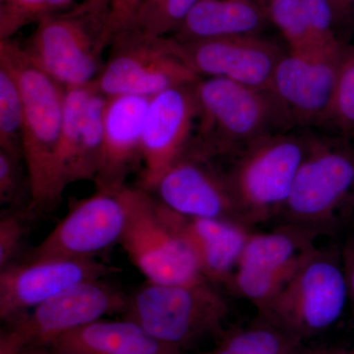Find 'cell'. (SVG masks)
Returning <instances> with one entry per match:
<instances>
[{
	"mask_svg": "<svg viewBox=\"0 0 354 354\" xmlns=\"http://www.w3.org/2000/svg\"><path fill=\"white\" fill-rule=\"evenodd\" d=\"M0 64L12 71L22 95V151L31 193L28 211L37 213L50 209L60 200L55 185V160L66 88L39 68L13 39L0 41Z\"/></svg>",
	"mask_w": 354,
	"mask_h": 354,
	"instance_id": "obj_1",
	"label": "cell"
},
{
	"mask_svg": "<svg viewBox=\"0 0 354 354\" xmlns=\"http://www.w3.org/2000/svg\"><path fill=\"white\" fill-rule=\"evenodd\" d=\"M194 90L197 120L186 155L208 162L234 158L261 137L291 129L269 91L208 77Z\"/></svg>",
	"mask_w": 354,
	"mask_h": 354,
	"instance_id": "obj_2",
	"label": "cell"
},
{
	"mask_svg": "<svg viewBox=\"0 0 354 354\" xmlns=\"http://www.w3.org/2000/svg\"><path fill=\"white\" fill-rule=\"evenodd\" d=\"M315 137L281 130L256 140L234 157L225 176L246 225L255 228L279 220Z\"/></svg>",
	"mask_w": 354,
	"mask_h": 354,
	"instance_id": "obj_3",
	"label": "cell"
},
{
	"mask_svg": "<svg viewBox=\"0 0 354 354\" xmlns=\"http://www.w3.org/2000/svg\"><path fill=\"white\" fill-rule=\"evenodd\" d=\"M109 0H84L37 23L23 46L30 59L62 87L94 83L111 46Z\"/></svg>",
	"mask_w": 354,
	"mask_h": 354,
	"instance_id": "obj_4",
	"label": "cell"
},
{
	"mask_svg": "<svg viewBox=\"0 0 354 354\" xmlns=\"http://www.w3.org/2000/svg\"><path fill=\"white\" fill-rule=\"evenodd\" d=\"M353 216L354 147L316 134L279 220L321 237L337 234Z\"/></svg>",
	"mask_w": 354,
	"mask_h": 354,
	"instance_id": "obj_5",
	"label": "cell"
},
{
	"mask_svg": "<svg viewBox=\"0 0 354 354\" xmlns=\"http://www.w3.org/2000/svg\"><path fill=\"white\" fill-rule=\"evenodd\" d=\"M123 315L156 339L186 353L205 339H218L225 332L228 305L208 281L187 285L146 281L128 297Z\"/></svg>",
	"mask_w": 354,
	"mask_h": 354,
	"instance_id": "obj_6",
	"label": "cell"
},
{
	"mask_svg": "<svg viewBox=\"0 0 354 354\" xmlns=\"http://www.w3.org/2000/svg\"><path fill=\"white\" fill-rule=\"evenodd\" d=\"M127 221L120 243L147 281L187 285L207 281L176 215L143 188H124Z\"/></svg>",
	"mask_w": 354,
	"mask_h": 354,
	"instance_id": "obj_7",
	"label": "cell"
},
{
	"mask_svg": "<svg viewBox=\"0 0 354 354\" xmlns=\"http://www.w3.org/2000/svg\"><path fill=\"white\" fill-rule=\"evenodd\" d=\"M349 300L342 250L317 247L263 317L301 341L329 330Z\"/></svg>",
	"mask_w": 354,
	"mask_h": 354,
	"instance_id": "obj_8",
	"label": "cell"
},
{
	"mask_svg": "<svg viewBox=\"0 0 354 354\" xmlns=\"http://www.w3.org/2000/svg\"><path fill=\"white\" fill-rule=\"evenodd\" d=\"M127 302V295L104 279L85 281L6 324L0 334V354L48 348L72 330L124 313Z\"/></svg>",
	"mask_w": 354,
	"mask_h": 354,
	"instance_id": "obj_9",
	"label": "cell"
},
{
	"mask_svg": "<svg viewBox=\"0 0 354 354\" xmlns=\"http://www.w3.org/2000/svg\"><path fill=\"white\" fill-rule=\"evenodd\" d=\"M319 237L291 223H281L270 232L254 230L227 288L264 313L318 247Z\"/></svg>",
	"mask_w": 354,
	"mask_h": 354,
	"instance_id": "obj_10",
	"label": "cell"
},
{
	"mask_svg": "<svg viewBox=\"0 0 354 354\" xmlns=\"http://www.w3.org/2000/svg\"><path fill=\"white\" fill-rule=\"evenodd\" d=\"M106 64L95 84L106 97H152L169 88L190 85L200 77L180 59L169 37L148 39L121 31L113 37Z\"/></svg>",
	"mask_w": 354,
	"mask_h": 354,
	"instance_id": "obj_11",
	"label": "cell"
},
{
	"mask_svg": "<svg viewBox=\"0 0 354 354\" xmlns=\"http://www.w3.org/2000/svg\"><path fill=\"white\" fill-rule=\"evenodd\" d=\"M346 48L342 44L304 53L286 50L279 60L269 92L290 128L322 127Z\"/></svg>",
	"mask_w": 354,
	"mask_h": 354,
	"instance_id": "obj_12",
	"label": "cell"
},
{
	"mask_svg": "<svg viewBox=\"0 0 354 354\" xmlns=\"http://www.w3.org/2000/svg\"><path fill=\"white\" fill-rule=\"evenodd\" d=\"M177 57L200 78H223L269 91L272 75L286 51L260 34L180 41L169 36Z\"/></svg>",
	"mask_w": 354,
	"mask_h": 354,
	"instance_id": "obj_13",
	"label": "cell"
},
{
	"mask_svg": "<svg viewBox=\"0 0 354 354\" xmlns=\"http://www.w3.org/2000/svg\"><path fill=\"white\" fill-rule=\"evenodd\" d=\"M115 271L95 258L41 256L14 263L0 270V319L12 322L73 286Z\"/></svg>",
	"mask_w": 354,
	"mask_h": 354,
	"instance_id": "obj_14",
	"label": "cell"
},
{
	"mask_svg": "<svg viewBox=\"0 0 354 354\" xmlns=\"http://www.w3.org/2000/svg\"><path fill=\"white\" fill-rule=\"evenodd\" d=\"M125 187L97 189L90 197L77 202L30 257L95 258L120 244L127 221Z\"/></svg>",
	"mask_w": 354,
	"mask_h": 354,
	"instance_id": "obj_15",
	"label": "cell"
},
{
	"mask_svg": "<svg viewBox=\"0 0 354 354\" xmlns=\"http://www.w3.org/2000/svg\"><path fill=\"white\" fill-rule=\"evenodd\" d=\"M106 102V95L95 82L66 90L55 160V185L60 199L70 184L97 178L102 162Z\"/></svg>",
	"mask_w": 354,
	"mask_h": 354,
	"instance_id": "obj_16",
	"label": "cell"
},
{
	"mask_svg": "<svg viewBox=\"0 0 354 354\" xmlns=\"http://www.w3.org/2000/svg\"><path fill=\"white\" fill-rule=\"evenodd\" d=\"M195 83L169 88L151 97L144 125L140 180L141 188L148 192L190 145L198 114Z\"/></svg>",
	"mask_w": 354,
	"mask_h": 354,
	"instance_id": "obj_17",
	"label": "cell"
},
{
	"mask_svg": "<svg viewBox=\"0 0 354 354\" xmlns=\"http://www.w3.org/2000/svg\"><path fill=\"white\" fill-rule=\"evenodd\" d=\"M153 191L158 201L177 215L244 223L225 172L216 171L208 160L184 153L158 179Z\"/></svg>",
	"mask_w": 354,
	"mask_h": 354,
	"instance_id": "obj_18",
	"label": "cell"
},
{
	"mask_svg": "<svg viewBox=\"0 0 354 354\" xmlns=\"http://www.w3.org/2000/svg\"><path fill=\"white\" fill-rule=\"evenodd\" d=\"M150 101L151 97L141 95L106 97L101 167L94 181L97 189H122L127 177L142 165Z\"/></svg>",
	"mask_w": 354,
	"mask_h": 354,
	"instance_id": "obj_19",
	"label": "cell"
},
{
	"mask_svg": "<svg viewBox=\"0 0 354 354\" xmlns=\"http://www.w3.org/2000/svg\"><path fill=\"white\" fill-rule=\"evenodd\" d=\"M174 215L181 234L196 256L203 277L214 286H227L239 267L254 227L225 218Z\"/></svg>",
	"mask_w": 354,
	"mask_h": 354,
	"instance_id": "obj_20",
	"label": "cell"
},
{
	"mask_svg": "<svg viewBox=\"0 0 354 354\" xmlns=\"http://www.w3.org/2000/svg\"><path fill=\"white\" fill-rule=\"evenodd\" d=\"M48 348L57 354H186L129 319H100L65 334Z\"/></svg>",
	"mask_w": 354,
	"mask_h": 354,
	"instance_id": "obj_21",
	"label": "cell"
},
{
	"mask_svg": "<svg viewBox=\"0 0 354 354\" xmlns=\"http://www.w3.org/2000/svg\"><path fill=\"white\" fill-rule=\"evenodd\" d=\"M269 22L257 0H198L171 35L180 41L260 34Z\"/></svg>",
	"mask_w": 354,
	"mask_h": 354,
	"instance_id": "obj_22",
	"label": "cell"
},
{
	"mask_svg": "<svg viewBox=\"0 0 354 354\" xmlns=\"http://www.w3.org/2000/svg\"><path fill=\"white\" fill-rule=\"evenodd\" d=\"M304 346L295 335L257 316L249 325L225 330L206 354H297Z\"/></svg>",
	"mask_w": 354,
	"mask_h": 354,
	"instance_id": "obj_23",
	"label": "cell"
},
{
	"mask_svg": "<svg viewBox=\"0 0 354 354\" xmlns=\"http://www.w3.org/2000/svg\"><path fill=\"white\" fill-rule=\"evenodd\" d=\"M197 1L198 0H139L131 18L121 31L131 32L148 39L171 36L183 22Z\"/></svg>",
	"mask_w": 354,
	"mask_h": 354,
	"instance_id": "obj_24",
	"label": "cell"
},
{
	"mask_svg": "<svg viewBox=\"0 0 354 354\" xmlns=\"http://www.w3.org/2000/svg\"><path fill=\"white\" fill-rule=\"evenodd\" d=\"M23 120L19 86L12 71L0 64V150L23 158Z\"/></svg>",
	"mask_w": 354,
	"mask_h": 354,
	"instance_id": "obj_25",
	"label": "cell"
},
{
	"mask_svg": "<svg viewBox=\"0 0 354 354\" xmlns=\"http://www.w3.org/2000/svg\"><path fill=\"white\" fill-rule=\"evenodd\" d=\"M84 0H0V41L12 39L26 26L71 8Z\"/></svg>",
	"mask_w": 354,
	"mask_h": 354,
	"instance_id": "obj_26",
	"label": "cell"
},
{
	"mask_svg": "<svg viewBox=\"0 0 354 354\" xmlns=\"http://www.w3.org/2000/svg\"><path fill=\"white\" fill-rule=\"evenodd\" d=\"M323 127L335 129L337 137H354V46H348L342 57L334 95Z\"/></svg>",
	"mask_w": 354,
	"mask_h": 354,
	"instance_id": "obj_27",
	"label": "cell"
},
{
	"mask_svg": "<svg viewBox=\"0 0 354 354\" xmlns=\"http://www.w3.org/2000/svg\"><path fill=\"white\" fill-rule=\"evenodd\" d=\"M266 13L268 20L281 32L288 51L318 50L310 34L300 0H269Z\"/></svg>",
	"mask_w": 354,
	"mask_h": 354,
	"instance_id": "obj_28",
	"label": "cell"
},
{
	"mask_svg": "<svg viewBox=\"0 0 354 354\" xmlns=\"http://www.w3.org/2000/svg\"><path fill=\"white\" fill-rule=\"evenodd\" d=\"M310 34L318 48H332L342 44L335 36L334 9L328 0H300Z\"/></svg>",
	"mask_w": 354,
	"mask_h": 354,
	"instance_id": "obj_29",
	"label": "cell"
},
{
	"mask_svg": "<svg viewBox=\"0 0 354 354\" xmlns=\"http://www.w3.org/2000/svg\"><path fill=\"white\" fill-rule=\"evenodd\" d=\"M28 214L10 209L0 218V270L17 262L27 234Z\"/></svg>",
	"mask_w": 354,
	"mask_h": 354,
	"instance_id": "obj_30",
	"label": "cell"
},
{
	"mask_svg": "<svg viewBox=\"0 0 354 354\" xmlns=\"http://www.w3.org/2000/svg\"><path fill=\"white\" fill-rule=\"evenodd\" d=\"M23 162L25 165L22 157L0 150V202L10 209H15L23 199L25 191L28 190L25 186L30 188L29 181H25L23 174Z\"/></svg>",
	"mask_w": 354,
	"mask_h": 354,
	"instance_id": "obj_31",
	"label": "cell"
},
{
	"mask_svg": "<svg viewBox=\"0 0 354 354\" xmlns=\"http://www.w3.org/2000/svg\"><path fill=\"white\" fill-rule=\"evenodd\" d=\"M138 2L139 0H109L108 32L111 41L124 29Z\"/></svg>",
	"mask_w": 354,
	"mask_h": 354,
	"instance_id": "obj_32",
	"label": "cell"
},
{
	"mask_svg": "<svg viewBox=\"0 0 354 354\" xmlns=\"http://www.w3.org/2000/svg\"><path fill=\"white\" fill-rule=\"evenodd\" d=\"M342 263L348 281L349 300L354 307V237L348 239L342 249Z\"/></svg>",
	"mask_w": 354,
	"mask_h": 354,
	"instance_id": "obj_33",
	"label": "cell"
},
{
	"mask_svg": "<svg viewBox=\"0 0 354 354\" xmlns=\"http://www.w3.org/2000/svg\"><path fill=\"white\" fill-rule=\"evenodd\" d=\"M334 9L335 19L344 18L353 13L354 0H328Z\"/></svg>",
	"mask_w": 354,
	"mask_h": 354,
	"instance_id": "obj_34",
	"label": "cell"
},
{
	"mask_svg": "<svg viewBox=\"0 0 354 354\" xmlns=\"http://www.w3.org/2000/svg\"><path fill=\"white\" fill-rule=\"evenodd\" d=\"M342 351L339 348H311L304 346L297 354H341Z\"/></svg>",
	"mask_w": 354,
	"mask_h": 354,
	"instance_id": "obj_35",
	"label": "cell"
},
{
	"mask_svg": "<svg viewBox=\"0 0 354 354\" xmlns=\"http://www.w3.org/2000/svg\"><path fill=\"white\" fill-rule=\"evenodd\" d=\"M46 348L43 349H32V351H21V353H14V354H57L55 353H53V351H44Z\"/></svg>",
	"mask_w": 354,
	"mask_h": 354,
	"instance_id": "obj_36",
	"label": "cell"
},
{
	"mask_svg": "<svg viewBox=\"0 0 354 354\" xmlns=\"http://www.w3.org/2000/svg\"><path fill=\"white\" fill-rule=\"evenodd\" d=\"M341 354H354V346L353 348L348 349H348H344Z\"/></svg>",
	"mask_w": 354,
	"mask_h": 354,
	"instance_id": "obj_37",
	"label": "cell"
},
{
	"mask_svg": "<svg viewBox=\"0 0 354 354\" xmlns=\"http://www.w3.org/2000/svg\"><path fill=\"white\" fill-rule=\"evenodd\" d=\"M257 1L259 2L261 6L264 7V8L266 9V6H267V4H268V2H269V0H257Z\"/></svg>",
	"mask_w": 354,
	"mask_h": 354,
	"instance_id": "obj_38",
	"label": "cell"
},
{
	"mask_svg": "<svg viewBox=\"0 0 354 354\" xmlns=\"http://www.w3.org/2000/svg\"><path fill=\"white\" fill-rule=\"evenodd\" d=\"M353 14H354V6H353Z\"/></svg>",
	"mask_w": 354,
	"mask_h": 354,
	"instance_id": "obj_39",
	"label": "cell"
}]
</instances>
